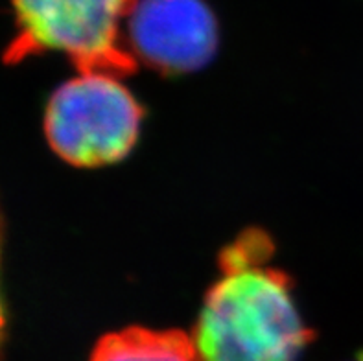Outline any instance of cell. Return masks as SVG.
I'll return each instance as SVG.
<instances>
[{"label": "cell", "mask_w": 363, "mask_h": 361, "mask_svg": "<svg viewBox=\"0 0 363 361\" xmlns=\"http://www.w3.org/2000/svg\"><path fill=\"white\" fill-rule=\"evenodd\" d=\"M143 120V106L120 78L79 74L52 94L45 113V135L65 162L100 168L129 155Z\"/></svg>", "instance_id": "3"}, {"label": "cell", "mask_w": 363, "mask_h": 361, "mask_svg": "<svg viewBox=\"0 0 363 361\" xmlns=\"http://www.w3.org/2000/svg\"><path fill=\"white\" fill-rule=\"evenodd\" d=\"M273 240L247 231L220 255V277L194 328L198 361H299L313 339L286 271L272 264Z\"/></svg>", "instance_id": "1"}, {"label": "cell", "mask_w": 363, "mask_h": 361, "mask_svg": "<svg viewBox=\"0 0 363 361\" xmlns=\"http://www.w3.org/2000/svg\"><path fill=\"white\" fill-rule=\"evenodd\" d=\"M89 361H198L192 335L146 326L109 332L98 339Z\"/></svg>", "instance_id": "5"}, {"label": "cell", "mask_w": 363, "mask_h": 361, "mask_svg": "<svg viewBox=\"0 0 363 361\" xmlns=\"http://www.w3.org/2000/svg\"><path fill=\"white\" fill-rule=\"evenodd\" d=\"M356 361H363V356H359V357H358V360H356Z\"/></svg>", "instance_id": "7"}, {"label": "cell", "mask_w": 363, "mask_h": 361, "mask_svg": "<svg viewBox=\"0 0 363 361\" xmlns=\"http://www.w3.org/2000/svg\"><path fill=\"white\" fill-rule=\"evenodd\" d=\"M218 43V18L205 0H138L128 18L135 60L164 76L203 69Z\"/></svg>", "instance_id": "4"}, {"label": "cell", "mask_w": 363, "mask_h": 361, "mask_svg": "<svg viewBox=\"0 0 363 361\" xmlns=\"http://www.w3.org/2000/svg\"><path fill=\"white\" fill-rule=\"evenodd\" d=\"M15 11L13 41L6 63L30 55L61 52L79 74L125 78L137 70L122 24L137 0H11Z\"/></svg>", "instance_id": "2"}, {"label": "cell", "mask_w": 363, "mask_h": 361, "mask_svg": "<svg viewBox=\"0 0 363 361\" xmlns=\"http://www.w3.org/2000/svg\"><path fill=\"white\" fill-rule=\"evenodd\" d=\"M0 247H2V221H0ZM4 306H2V301H0V343H2V339H4Z\"/></svg>", "instance_id": "6"}]
</instances>
